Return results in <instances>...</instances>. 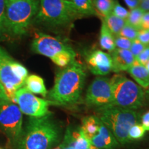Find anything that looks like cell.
I'll use <instances>...</instances> for the list:
<instances>
[{"mask_svg": "<svg viewBox=\"0 0 149 149\" xmlns=\"http://www.w3.org/2000/svg\"><path fill=\"white\" fill-rule=\"evenodd\" d=\"M28 75L27 68L0 46V82L11 102L16 91L24 86Z\"/></svg>", "mask_w": 149, "mask_h": 149, "instance_id": "cell-8", "label": "cell"}, {"mask_svg": "<svg viewBox=\"0 0 149 149\" xmlns=\"http://www.w3.org/2000/svg\"><path fill=\"white\" fill-rule=\"evenodd\" d=\"M135 61L139 64L146 66L149 61V45L146 46L143 51L136 57Z\"/></svg>", "mask_w": 149, "mask_h": 149, "instance_id": "cell-29", "label": "cell"}, {"mask_svg": "<svg viewBox=\"0 0 149 149\" xmlns=\"http://www.w3.org/2000/svg\"><path fill=\"white\" fill-rule=\"evenodd\" d=\"M86 61L90 71L96 75H107L113 71L111 55L101 50L90 52L86 56Z\"/></svg>", "mask_w": 149, "mask_h": 149, "instance_id": "cell-12", "label": "cell"}, {"mask_svg": "<svg viewBox=\"0 0 149 149\" xmlns=\"http://www.w3.org/2000/svg\"><path fill=\"white\" fill-rule=\"evenodd\" d=\"M0 149H1V148H0Z\"/></svg>", "mask_w": 149, "mask_h": 149, "instance_id": "cell-40", "label": "cell"}, {"mask_svg": "<svg viewBox=\"0 0 149 149\" xmlns=\"http://www.w3.org/2000/svg\"><path fill=\"white\" fill-rule=\"evenodd\" d=\"M90 142L91 145L99 149H115L120 146V143L111 130L102 122L97 134L91 139Z\"/></svg>", "mask_w": 149, "mask_h": 149, "instance_id": "cell-13", "label": "cell"}, {"mask_svg": "<svg viewBox=\"0 0 149 149\" xmlns=\"http://www.w3.org/2000/svg\"><path fill=\"white\" fill-rule=\"evenodd\" d=\"M124 1L130 10L139 7V3H140L139 0H124Z\"/></svg>", "mask_w": 149, "mask_h": 149, "instance_id": "cell-33", "label": "cell"}, {"mask_svg": "<svg viewBox=\"0 0 149 149\" xmlns=\"http://www.w3.org/2000/svg\"><path fill=\"white\" fill-rule=\"evenodd\" d=\"M138 31V29H137L136 28L133 27V26L130 25L129 24L126 22L125 25L123 27V29L120 31L119 35L125 37V38L128 39V40H130V41H133L137 39Z\"/></svg>", "mask_w": 149, "mask_h": 149, "instance_id": "cell-24", "label": "cell"}, {"mask_svg": "<svg viewBox=\"0 0 149 149\" xmlns=\"http://www.w3.org/2000/svg\"><path fill=\"white\" fill-rule=\"evenodd\" d=\"M115 44L116 48L119 49L129 50L130 46H131L132 41L128 40L120 35H115Z\"/></svg>", "mask_w": 149, "mask_h": 149, "instance_id": "cell-25", "label": "cell"}, {"mask_svg": "<svg viewBox=\"0 0 149 149\" xmlns=\"http://www.w3.org/2000/svg\"><path fill=\"white\" fill-rule=\"evenodd\" d=\"M140 28L141 29L149 30V12L144 13L141 19Z\"/></svg>", "mask_w": 149, "mask_h": 149, "instance_id": "cell-31", "label": "cell"}, {"mask_svg": "<svg viewBox=\"0 0 149 149\" xmlns=\"http://www.w3.org/2000/svg\"><path fill=\"white\" fill-rule=\"evenodd\" d=\"M112 13L114 15L118 17L126 20V18L128 17V14H129V11L124 8V7H123L122 5H120V3L115 1Z\"/></svg>", "mask_w": 149, "mask_h": 149, "instance_id": "cell-26", "label": "cell"}, {"mask_svg": "<svg viewBox=\"0 0 149 149\" xmlns=\"http://www.w3.org/2000/svg\"><path fill=\"white\" fill-rule=\"evenodd\" d=\"M12 102L18 106L22 113L30 117L40 118L51 113L48 110V107L52 104L51 102L37 97L25 87L16 91Z\"/></svg>", "mask_w": 149, "mask_h": 149, "instance_id": "cell-10", "label": "cell"}, {"mask_svg": "<svg viewBox=\"0 0 149 149\" xmlns=\"http://www.w3.org/2000/svg\"><path fill=\"white\" fill-rule=\"evenodd\" d=\"M146 130L140 124H135L130 128L128 132V138L130 141L139 140L144 137Z\"/></svg>", "mask_w": 149, "mask_h": 149, "instance_id": "cell-23", "label": "cell"}, {"mask_svg": "<svg viewBox=\"0 0 149 149\" xmlns=\"http://www.w3.org/2000/svg\"><path fill=\"white\" fill-rule=\"evenodd\" d=\"M113 100L111 81L105 77H96L87 89L85 102L97 109L111 107Z\"/></svg>", "mask_w": 149, "mask_h": 149, "instance_id": "cell-11", "label": "cell"}, {"mask_svg": "<svg viewBox=\"0 0 149 149\" xmlns=\"http://www.w3.org/2000/svg\"><path fill=\"white\" fill-rule=\"evenodd\" d=\"M24 87L33 94L40 95L44 97H47L48 91L46 88L44 79L37 74H32L28 75Z\"/></svg>", "mask_w": 149, "mask_h": 149, "instance_id": "cell-15", "label": "cell"}, {"mask_svg": "<svg viewBox=\"0 0 149 149\" xmlns=\"http://www.w3.org/2000/svg\"><path fill=\"white\" fill-rule=\"evenodd\" d=\"M144 14V12L139 7L130 10L128 17L126 19V22L129 24L130 25L133 26L137 29L140 30L141 21Z\"/></svg>", "mask_w": 149, "mask_h": 149, "instance_id": "cell-22", "label": "cell"}, {"mask_svg": "<svg viewBox=\"0 0 149 149\" xmlns=\"http://www.w3.org/2000/svg\"><path fill=\"white\" fill-rule=\"evenodd\" d=\"M68 1H71V0H68Z\"/></svg>", "mask_w": 149, "mask_h": 149, "instance_id": "cell-39", "label": "cell"}, {"mask_svg": "<svg viewBox=\"0 0 149 149\" xmlns=\"http://www.w3.org/2000/svg\"><path fill=\"white\" fill-rule=\"evenodd\" d=\"M146 46L141 44L139 41L136 39V40L132 41V44L129 51L131 52V53L135 57V58H136L143 51V50L144 49Z\"/></svg>", "mask_w": 149, "mask_h": 149, "instance_id": "cell-28", "label": "cell"}, {"mask_svg": "<svg viewBox=\"0 0 149 149\" xmlns=\"http://www.w3.org/2000/svg\"><path fill=\"white\" fill-rule=\"evenodd\" d=\"M141 126L146 131H149V111L146 112L141 117Z\"/></svg>", "mask_w": 149, "mask_h": 149, "instance_id": "cell-32", "label": "cell"}, {"mask_svg": "<svg viewBox=\"0 0 149 149\" xmlns=\"http://www.w3.org/2000/svg\"><path fill=\"white\" fill-rule=\"evenodd\" d=\"M97 110V117L111 130L120 144L126 145L130 142L128 132L130 128L137 123V112L116 107H108Z\"/></svg>", "mask_w": 149, "mask_h": 149, "instance_id": "cell-5", "label": "cell"}, {"mask_svg": "<svg viewBox=\"0 0 149 149\" xmlns=\"http://www.w3.org/2000/svg\"><path fill=\"white\" fill-rule=\"evenodd\" d=\"M113 71L119 72L128 70L135 62V58L129 50L116 48L111 53Z\"/></svg>", "mask_w": 149, "mask_h": 149, "instance_id": "cell-14", "label": "cell"}, {"mask_svg": "<svg viewBox=\"0 0 149 149\" xmlns=\"http://www.w3.org/2000/svg\"><path fill=\"white\" fill-rule=\"evenodd\" d=\"M99 42L102 49L106 50L110 53H112L116 49L114 35L109 31L104 21H102L101 29H100Z\"/></svg>", "mask_w": 149, "mask_h": 149, "instance_id": "cell-18", "label": "cell"}, {"mask_svg": "<svg viewBox=\"0 0 149 149\" xmlns=\"http://www.w3.org/2000/svg\"><path fill=\"white\" fill-rule=\"evenodd\" d=\"M61 131L52 113L46 116L30 117L17 143V149H51L60 140Z\"/></svg>", "mask_w": 149, "mask_h": 149, "instance_id": "cell-2", "label": "cell"}, {"mask_svg": "<svg viewBox=\"0 0 149 149\" xmlns=\"http://www.w3.org/2000/svg\"><path fill=\"white\" fill-rule=\"evenodd\" d=\"M6 1L0 0V37L6 36L4 29Z\"/></svg>", "mask_w": 149, "mask_h": 149, "instance_id": "cell-27", "label": "cell"}, {"mask_svg": "<svg viewBox=\"0 0 149 149\" xmlns=\"http://www.w3.org/2000/svg\"><path fill=\"white\" fill-rule=\"evenodd\" d=\"M88 149H99V148H97L96 147H95V146H93V145H91V146L89 147V148H88Z\"/></svg>", "mask_w": 149, "mask_h": 149, "instance_id": "cell-37", "label": "cell"}, {"mask_svg": "<svg viewBox=\"0 0 149 149\" xmlns=\"http://www.w3.org/2000/svg\"><path fill=\"white\" fill-rule=\"evenodd\" d=\"M74 8L80 15H97L93 0H71Z\"/></svg>", "mask_w": 149, "mask_h": 149, "instance_id": "cell-20", "label": "cell"}, {"mask_svg": "<svg viewBox=\"0 0 149 149\" xmlns=\"http://www.w3.org/2000/svg\"><path fill=\"white\" fill-rule=\"evenodd\" d=\"M6 36L22 37L28 32L38 12L39 0H5Z\"/></svg>", "mask_w": 149, "mask_h": 149, "instance_id": "cell-3", "label": "cell"}, {"mask_svg": "<svg viewBox=\"0 0 149 149\" xmlns=\"http://www.w3.org/2000/svg\"><path fill=\"white\" fill-rule=\"evenodd\" d=\"M102 122L97 116H88L83 118L80 130L89 141L97 135L101 126Z\"/></svg>", "mask_w": 149, "mask_h": 149, "instance_id": "cell-16", "label": "cell"}, {"mask_svg": "<svg viewBox=\"0 0 149 149\" xmlns=\"http://www.w3.org/2000/svg\"><path fill=\"white\" fill-rule=\"evenodd\" d=\"M34 53L47 57L61 68H65L74 61L76 53L65 43L51 35L37 33L31 44Z\"/></svg>", "mask_w": 149, "mask_h": 149, "instance_id": "cell-7", "label": "cell"}, {"mask_svg": "<svg viewBox=\"0 0 149 149\" xmlns=\"http://www.w3.org/2000/svg\"><path fill=\"white\" fill-rule=\"evenodd\" d=\"M146 93H147V95H149V88H147Z\"/></svg>", "mask_w": 149, "mask_h": 149, "instance_id": "cell-38", "label": "cell"}, {"mask_svg": "<svg viewBox=\"0 0 149 149\" xmlns=\"http://www.w3.org/2000/svg\"><path fill=\"white\" fill-rule=\"evenodd\" d=\"M139 7L144 13L149 12V0H144L139 3Z\"/></svg>", "mask_w": 149, "mask_h": 149, "instance_id": "cell-35", "label": "cell"}, {"mask_svg": "<svg viewBox=\"0 0 149 149\" xmlns=\"http://www.w3.org/2000/svg\"><path fill=\"white\" fill-rule=\"evenodd\" d=\"M23 117L16 104L8 100H0V129L12 144H17L21 137Z\"/></svg>", "mask_w": 149, "mask_h": 149, "instance_id": "cell-9", "label": "cell"}, {"mask_svg": "<svg viewBox=\"0 0 149 149\" xmlns=\"http://www.w3.org/2000/svg\"><path fill=\"white\" fill-rule=\"evenodd\" d=\"M103 21L106 24L109 31L113 35H117L120 34L123 27L126 24V20L115 16L113 13L104 18Z\"/></svg>", "mask_w": 149, "mask_h": 149, "instance_id": "cell-19", "label": "cell"}, {"mask_svg": "<svg viewBox=\"0 0 149 149\" xmlns=\"http://www.w3.org/2000/svg\"><path fill=\"white\" fill-rule=\"evenodd\" d=\"M127 71L141 88H149V72L146 66L135 61Z\"/></svg>", "mask_w": 149, "mask_h": 149, "instance_id": "cell-17", "label": "cell"}, {"mask_svg": "<svg viewBox=\"0 0 149 149\" xmlns=\"http://www.w3.org/2000/svg\"><path fill=\"white\" fill-rule=\"evenodd\" d=\"M146 69L148 70V72H149V61H148V63H147V64H146Z\"/></svg>", "mask_w": 149, "mask_h": 149, "instance_id": "cell-36", "label": "cell"}, {"mask_svg": "<svg viewBox=\"0 0 149 149\" xmlns=\"http://www.w3.org/2000/svg\"><path fill=\"white\" fill-rule=\"evenodd\" d=\"M137 40L145 46L149 45V30L140 29L137 34Z\"/></svg>", "mask_w": 149, "mask_h": 149, "instance_id": "cell-30", "label": "cell"}, {"mask_svg": "<svg viewBox=\"0 0 149 149\" xmlns=\"http://www.w3.org/2000/svg\"><path fill=\"white\" fill-rule=\"evenodd\" d=\"M0 100H8V101H10L1 82H0Z\"/></svg>", "mask_w": 149, "mask_h": 149, "instance_id": "cell-34", "label": "cell"}, {"mask_svg": "<svg viewBox=\"0 0 149 149\" xmlns=\"http://www.w3.org/2000/svg\"><path fill=\"white\" fill-rule=\"evenodd\" d=\"M110 81L113 97L111 107L135 111L144 105L145 93L140 86L121 74H115Z\"/></svg>", "mask_w": 149, "mask_h": 149, "instance_id": "cell-6", "label": "cell"}, {"mask_svg": "<svg viewBox=\"0 0 149 149\" xmlns=\"http://www.w3.org/2000/svg\"><path fill=\"white\" fill-rule=\"evenodd\" d=\"M93 3L97 14L102 15L103 18H104L112 13L115 1V0H95Z\"/></svg>", "mask_w": 149, "mask_h": 149, "instance_id": "cell-21", "label": "cell"}, {"mask_svg": "<svg viewBox=\"0 0 149 149\" xmlns=\"http://www.w3.org/2000/svg\"><path fill=\"white\" fill-rule=\"evenodd\" d=\"M86 73L84 66L74 61L56 74L53 88L48 92V99L52 104L69 106L80 100Z\"/></svg>", "mask_w": 149, "mask_h": 149, "instance_id": "cell-1", "label": "cell"}, {"mask_svg": "<svg viewBox=\"0 0 149 149\" xmlns=\"http://www.w3.org/2000/svg\"><path fill=\"white\" fill-rule=\"evenodd\" d=\"M79 15L71 1L40 0L33 22L44 26H63L68 25Z\"/></svg>", "mask_w": 149, "mask_h": 149, "instance_id": "cell-4", "label": "cell"}]
</instances>
